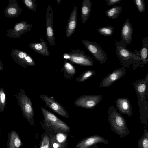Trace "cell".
<instances>
[{
	"instance_id": "1",
	"label": "cell",
	"mask_w": 148,
	"mask_h": 148,
	"mask_svg": "<svg viewBox=\"0 0 148 148\" xmlns=\"http://www.w3.org/2000/svg\"><path fill=\"white\" fill-rule=\"evenodd\" d=\"M132 85L133 86L137 95L140 118L142 120H147L148 119V74L144 79L137 80L133 82Z\"/></svg>"
},
{
	"instance_id": "2",
	"label": "cell",
	"mask_w": 148,
	"mask_h": 148,
	"mask_svg": "<svg viewBox=\"0 0 148 148\" xmlns=\"http://www.w3.org/2000/svg\"><path fill=\"white\" fill-rule=\"evenodd\" d=\"M108 114L109 123L113 132L122 138L130 134L125 119L118 112L113 105L109 107Z\"/></svg>"
},
{
	"instance_id": "3",
	"label": "cell",
	"mask_w": 148,
	"mask_h": 148,
	"mask_svg": "<svg viewBox=\"0 0 148 148\" xmlns=\"http://www.w3.org/2000/svg\"><path fill=\"white\" fill-rule=\"evenodd\" d=\"M115 45L116 56L120 61L121 65L128 68L132 64L133 70L140 66L141 62L139 57L127 49V45L122 40H116Z\"/></svg>"
},
{
	"instance_id": "4",
	"label": "cell",
	"mask_w": 148,
	"mask_h": 148,
	"mask_svg": "<svg viewBox=\"0 0 148 148\" xmlns=\"http://www.w3.org/2000/svg\"><path fill=\"white\" fill-rule=\"evenodd\" d=\"M14 96L17 100L18 105L20 107L23 117L31 125H34V113L31 99L22 89Z\"/></svg>"
},
{
	"instance_id": "5",
	"label": "cell",
	"mask_w": 148,
	"mask_h": 148,
	"mask_svg": "<svg viewBox=\"0 0 148 148\" xmlns=\"http://www.w3.org/2000/svg\"><path fill=\"white\" fill-rule=\"evenodd\" d=\"M44 116L43 121L46 126L57 131L68 133L70 129L65 122L43 107H40Z\"/></svg>"
},
{
	"instance_id": "6",
	"label": "cell",
	"mask_w": 148,
	"mask_h": 148,
	"mask_svg": "<svg viewBox=\"0 0 148 148\" xmlns=\"http://www.w3.org/2000/svg\"><path fill=\"white\" fill-rule=\"evenodd\" d=\"M71 50L68 53L69 57L67 60L70 62L81 66H89L93 65L92 58L86 55L84 51L78 49Z\"/></svg>"
},
{
	"instance_id": "7",
	"label": "cell",
	"mask_w": 148,
	"mask_h": 148,
	"mask_svg": "<svg viewBox=\"0 0 148 148\" xmlns=\"http://www.w3.org/2000/svg\"><path fill=\"white\" fill-rule=\"evenodd\" d=\"M101 94L85 95L78 97L74 102V105L77 107L88 109H93L102 99Z\"/></svg>"
},
{
	"instance_id": "8",
	"label": "cell",
	"mask_w": 148,
	"mask_h": 148,
	"mask_svg": "<svg viewBox=\"0 0 148 148\" xmlns=\"http://www.w3.org/2000/svg\"><path fill=\"white\" fill-rule=\"evenodd\" d=\"M82 42L95 59L101 64L106 62L107 55L99 44L94 41L91 42L87 40H83Z\"/></svg>"
},
{
	"instance_id": "9",
	"label": "cell",
	"mask_w": 148,
	"mask_h": 148,
	"mask_svg": "<svg viewBox=\"0 0 148 148\" xmlns=\"http://www.w3.org/2000/svg\"><path fill=\"white\" fill-rule=\"evenodd\" d=\"M11 55L15 62L22 67L25 68L28 66H34L35 65L32 58L25 51L13 49L11 50Z\"/></svg>"
},
{
	"instance_id": "10",
	"label": "cell",
	"mask_w": 148,
	"mask_h": 148,
	"mask_svg": "<svg viewBox=\"0 0 148 148\" xmlns=\"http://www.w3.org/2000/svg\"><path fill=\"white\" fill-rule=\"evenodd\" d=\"M46 37L50 45L54 47L55 45V37L53 28V16L52 7L49 4L47 8L46 16Z\"/></svg>"
},
{
	"instance_id": "11",
	"label": "cell",
	"mask_w": 148,
	"mask_h": 148,
	"mask_svg": "<svg viewBox=\"0 0 148 148\" xmlns=\"http://www.w3.org/2000/svg\"><path fill=\"white\" fill-rule=\"evenodd\" d=\"M40 97L44 102L46 106L52 110L63 117L68 118L69 115L67 111L55 99L44 94H40Z\"/></svg>"
},
{
	"instance_id": "12",
	"label": "cell",
	"mask_w": 148,
	"mask_h": 148,
	"mask_svg": "<svg viewBox=\"0 0 148 148\" xmlns=\"http://www.w3.org/2000/svg\"><path fill=\"white\" fill-rule=\"evenodd\" d=\"M32 26V24L26 21H20L15 24L13 28L7 30L6 35L9 38L20 39L24 33L31 30Z\"/></svg>"
},
{
	"instance_id": "13",
	"label": "cell",
	"mask_w": 148,
	"mask_h": 148,
	"mask_svg": "<svg viewBox=\"0 0 148 148\" xmlns=\"http://www.w3.org/2000/svg\"><path fill=\"white\" fill-rule=\"evenodd\" d=\"M126 72V71L124 66L114 69L102 80L99 87L104 88L109 87L115 82L123 77Z\"/></svg>"
},
{
	"instance_id": "14",
	"label": "cell",
	"mask_w": 148,
	"mask_h": 148,
	"mask_svg": "<svg viewBox=\"0 0 148 148\" xmlns=\"http://www.w3.org/2000/svg\"><path fill=\"white\" fill-rule=\"evenodd\" d=\"M108 141L102 136L94 135L84 138L76 145L75 148H86L99 143L108 144Z\"/></svg>"
},
{
	"instance_id": "15",
	"label": "cell",
	"mask_w": 148,
	"mask_h": 148,
	"mask_svg": "<svg viewBox=\"0 0 148 148\" xmlns=\"http://www.w3.org/2000/svg\"><path fill=\"white\" fill-rule=\"evenodd\" d=\"M115 104L118 110L122 114H126L129 117L132 115V106L127 98H119L116 101Z\"/></svg>"
},
{
	"instance_id": "16",
	"label": "cell",
	"mask_w": 148,
	"mask_h": 148,
	"mask_svg": "<svg viewBox=\"0 0 148 148\" xmlns=\"http://www.w3.org/2000/svg\"><path fill=\"white\" fill-rule=\"evenodd\" d=\"M8 5L4 10L5 16L9 18L18 17L20 14L22 9L16 0H9Z\"/></svg>"
},
{
	"instance_id": "17",
	"label": "cell",
	"mask_w": 148,
	"mask_h": 148,
	"mask_svg": "<svg viewBox=\"0 0 148 148\" xmlns=\"http://www.w3.org/2000/svg\"><path fill=\"white\" fill-rule=\"evenodd\" d=\"M133 29L128 19H126L121 31V40L127 45L131 43L132 40Z\"/></svg>"
},
{
	"instance_id": "18",
	"label": "cell",
	"mask_w": 148,
	"mask_h": 148,
	"mask_svg": "<svg viewBox=\"0 0 148 148\" xmlns=\"http://www.w3.org/2000/svg\"><path fill=\"white\" fill-rule=\"evenodd\" d=\"M77 15V8L75 5L73 9L68 21L66 31V36L70 37L76 29Z\"/></svg>"
},
{
	"instance_id": "19",
	"label": "cell",
	"mask_w": 148,
	"mask_h": 148,
	"mask_svg": "<svg viewBox=\"0 0 148 148\" xmlns=\"http://www.w3.org/2000/svg\"><path fill=\"white\" fill-rule=\"evenodd\" d=\"M6 148H21L23 144L18 134L14 130L9 132L8 135Z\"/></svg>"
},
{
	"instance_id": "20",
	"label": "cell",
	"mask_w": 148,
	"mask_h": 148,
	"mask_svg": "<svg viewBox=\"0 0 148 148\" xmlns=\"http://www.w3.org/2000/svg\"><path fill=\"white\" fill-rule=\"evenodd\" d=\"M40 42L31 43L29 44L30 48L38 54L43 56L50 55L47 42L40 37Z\"/></svg>"
},
{
	"instance_id": "21",
	"label": "cell",
	"mask_w": 148,
	"mask_h": 148,
	"mask_svg": "<svg viewBox=\"0 0 148 148\" xmlns=\"http://www.w3.org/2000/svg\"><path fill=\"white\" fill-rule=\"evenodd\" d=\"M142 42L143 45L140 49L139 51L136 49L134 53L140 59L141 63L140 67L144 66L148 62V37L144 38Z\"/></svg>"
},
{
	"instance_id": "22",
	"label": "cell",
	"mask_w": 148,
	"mask_h": 148,
	"mask_svg": "<svg viewBox=\"0 0 148 148\" xmlns=\"http://www.w3.org/2000/svg\"><path fill=\"white\" fill-rule=\"evenodd\" d=\"M92 3L90 0H83L81 10V22L85 23L89 18L91 12Z\"/></svg>"
},
{
	"instance_id": "23",
	"label": "cell",
	"mask_w": 148,
	"mask_h": 148,
	"mask_svg": "<svg viewBox=\"0 0 148 148\" xmlns=\"http://www.w3.org/2000/svg\"><path fill=\"white\" fill-rule=\"evenodd\" d=\"M61 70L63 72L64 77L67 79L73 78L76 73L75 67L67 60H64L63 66Z\"/></svg>"
},
{
	"instance_id": "24",
	"label": "cell",
	"mask_w": 148,
	"mask_h": 148,
	"mask_svg": "<svg viewBox=\"0 0 148 148\" xmlns=\"http://www.w3.org/2000/svg\"><path fill=\"white\" fill-rule=\"evenodd\" d=\"M122 9L121 6L116 5L108 9L105 13L108 18L114 19L119 17Z\"/></svg>"
},
{
	"instance_id": "25",
	"label": "cell",
	"mask_w": 148,
	"mask_h": 148,
	"mask_svg": "<svg viewBox=\"0 0 148 148\" xmlns=\"http://www.w3.org/2000/svg\"><path fill=\"white\" fill-rule=\"evenodd\" d=\"M138 148H148V131L145 128L141 137L138 141L137 145Z\"/></svg>"
},
{
	"instance_id": "26",
	"label": "cell",
	"mask_w": 148,
	"mask_h": 148,
	"mask_svg": "<svg viewBox=\"0 0 148 148\" xmlns=\"http://www.w3.org/2000/svg\"><path fill=\"white\" fill-rule=\"evenodd\" d=\"M95 73L93 70L88 69L83 72L75 80L79 82H83L90 78Z\"/></svg>"
},
{
	"instance_id": "27",
	"label": "cell",
	"mask_w": 148,
	"mask_h": 148,
	"mask_svg": "<svg viewBox=\"0 0 148 148\" xmlns=\"http://www.w3.org/2000/svg\"><path fill=\"white\" fill-rule=\"evenodd\" d=\"M6 95L3 87L0 88V112H3L6 107Z\"/></svg>"
},
{
	"instance_id": "28",
	"label": "cell",
	"mask_w": 148,
	"mask_h": 148,
	"mask_svg": "<svg viewBox=\"0 0 148 148\" xmlns=\"http://www.w3.org/2000/svg\"><path fill=\"white\" fill-rule=\"evenodd\" d=\"M98 32L101 35L110 36L112 35L114 32V27L112 26L102 27L97 29Z\"/></svg>"
},
{
	"instance_id": "29",
	"label": "cell",
	"mask_w": 148,
	"mask_h": 148,
	"mask_svg": "<svg viewBox=\"0 0 148 148\" xmlns=\"http://www.w3.org/2000/svg\"><path fill=\"white\" fill-rule=\"evenodd\" d=\"M50 148H63L66 146V143L63 144L58 142L54 136L50 135Z\"/></svg>"
},
{
	"instance_id": "30",
	"label": "cell",
	"mask_w": 148,
	"mask_h": 148,
	"mask_svg": "<svg viewBox=\"0 0 148 148\" xmlns=\"http://www.w3.org/2000/svg\"><path fill=\"white\" fill-rule=\"evenodd\" d=\"M26 8L32 12H35L37 7L36 0H22Z\"/></svg>"
},
{
	"instance_id": "31",
	"label": "cell",
	"mask_w": 148,
	"mask_h": 148,
	"mask_svg": "<svg viewBox=\"0 0 148 148\" xmlns=\"http://www.w3.org/2000/svg\"><path fill=\"white\" fill-rule=\"evenodd\" d=\"M133 1L138 11L140 12L143 13L145 9L144 1L134 0Z\"/></svg>"
},
{
	"instance_id": "32",
	"label": "cell",
	"mask_w": 148,
	"mask_h": 148,
	"mask_svg": "<svg viewBox=\"0 0 148 148\" xmlns=\"http://www.w3.org/2000/svg\"><path fill=\"white\" fill-rule=\"evenodd\" d=\"M50 138L47 135L43 137L39 148H50Z\"/></svg>"
},
{
	"instance_id": "33",
	"label": "cell",
	"mask_w": 148,
	"mask_h": 148,
	"mask_svg": "<svg viewBox=\"0 0 148 148\" xmlns=\"http://www.w3.org/2000/svg\"><path fill=\"white\" fill-rule=\"evenodd\" d=\"M55 136L56 140L58 142L63 144L66 143L67 136L64 133H58Z\"/></svg>"
},
{
	"instance_id": "34",
	"label": "cell",
	"mask_w": 148,
	"mask_h": 148,
	"mask_svg": "<svg viewBox=\"0 0 148 148\" xmlns=\"http://www.w3.org/2000/svg\"><path fill=\"white\" fill-rule=\"evenodd\" d=\"M106 2V4L108 6H110L120 3L121 0H105Z\"/></svg>"
},
{
	"instance_id": "35",
	"label": "cell",
	"mask_w": 148,
	"mask_h": 148,
	"mask_svg": "<svg viewBox=\"0 0 148 148\" xmlns=\"http://www.w3.org/2000/svg\"><path fill=\"white\" fill-rule=\"evenodd\" d=\"M3 66L1 61L0 60V71H3Z\"/></svg>"
},
{
	"instance_id": "36",
	"label": "cell",
	"mask_w": 148,
	"mask_h": 148,
	"mask_svg": "<svg viewBox=\"0 0 148 148\" xmlns=\"http://www.w3.org/2000/svg\"><path fill=\"white\" fill-rule=\"evenodd\" d=\"M98 146L97 145H95L93 146H92L91 147L86 148H98Z\"/></svg>"
},
{
	"instance_id": "37",
	"label": "cell",
	"mask_w": 148,
	"mask_h": 148,
	"mask_svg": "<svg viewBox=\"0 0 148 148\" xmlns=\"http://www.w3.org/2000/svg\"><path fill=\"white\" fill-rule=\"evenodd\" d=\"M58 4H60L62 1V0H56Z\"/></svg>"
},
{
	"instance_id": "38",
	"label": "cell",
	"mask_w": 148,
	"mask_h": 148,
	"mask_svg": "<svg viewBox=\"0 0 148 148\" xmlns=\"http://www.w3.org/2000/svg\"><path fill=\"white\" fill-rule=\"evenodd\" d=\"M1 130H0V135H1Z\"/></svg>"
},
{
	"instance_id": "39",
	"label": "cell",
	"mask_w": 148,
	"mask_h": 148,
	"mask_svg": "<svg viewBox=\"0 0 148 148\" xmlns=\"http://www.w3.org/2000/svg\"><path fill=\"white\" fill-rule=\"evenodd\" d=\"M64 147H65L64 148H64Z\"/></svg>"
}]
</instances>
